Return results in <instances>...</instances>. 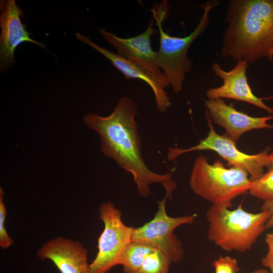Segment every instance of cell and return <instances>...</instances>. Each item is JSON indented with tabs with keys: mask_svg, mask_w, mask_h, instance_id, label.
I'll list each match as a JSON object with an SVG mask.
<instances>
[{
	"mask_svg": "<svg viewBox=\"0 0 273 273\" xmlns=\"http://www.w3.org/2000/svg\"><path fill=\"white\" fill-rule=\"evenodd\" d=\"M137 114L135 102L123 97L109 115L89 113L84 116L83 122L99 134L102 152L132 175L140 196H149L150 185L158 183L164 188L167 198H171L176 187L172 179V173L158 174L152 171L142 157L141 140L135 120Z\"/></svg>",
	"mask_w": 273,
	"mask_h": 273,
	"instance_id": "1",
	"label": "cell"
},
{
	"mask_svg": "<svg viewBox=\"0 0 273 273\" xmlns=\"http://www.w3.org/2000/svg\"><path fill=\"white\" fill-rule=\"evenodd\" d=\"M220 56L254 63L273 61V0H231Z\"/></svg>",
	"mask_w": 273,
	"mask_h": 273,
	"instance_id": "2",
	"label": "cell"
},
{
	"mask_svg": "<svg viewBox=\"0 0 273 273\" xmlns=\"http://www.w3.org/2000/svg\"><path fill=\"white\" fill-rule=\"evenodd\" d=\"M219 4L218 1H208L201 5L203 13L195 29L184 37L171 36L162 26L168 16L167 1L156 4L151 11L159 32V48L157 52V64L168 80L173 92L182 90L186 75L193 67L192 59L188 56L191 44L206 30L209 24L211 11Z\"/></svg>",
	"mask_w": 273,
	"mask_h": 273,
	"instance_id": "3",
	"label": "cell"
},
{
	"mask_svg": "<svg viewBox=\"0 0 273 273\" xmlns=\"http://www.w3.org/2000/svg\"><path fill=\"white\" fill-rule=\"evenodd\" d=\"M224 205H212L206 212L208 239L226 251L250 250L266 229L268 211L248 212L240 204L231 210Z\"/></svg>",
	"mask_w": 273,
	"mask_h": 273,
	"instance_id": "4",
	"label": "cell"
},
{
	"mask_svg": "<svg viewBox=\"0 0 273 273\" xmlns=\"http://www.w3.org/2000/svg\"><path fill=\"white\" fill-rule=\"evenodd\" d=\"M245 170L234 167L226 168L220 161L209 163L199 155L192 168L190 187L198 196L212 205L232 207V201L248 192L251 180Z\"/></svg>",
	"mask_w": 273,
	"mask_h": 273,
	"instance_id": "5",
	"label": "cell"
},
{
	"mask_svg": "<svg viewBox=\"0 0 273 273\" xmlns=\"http://www.w3.org/2000/svg\"><path fill=\"white\" fill-rule=\"evenodd\" d=\"M209 130L207 136L199 144L187 149L169 147L167 158L174 161L179 156L196 150H212L227 161L228 166L239 168L246 171L253 181L261 177L264 169L269 166V153L271 148L267 147L262 151L254 155H248L239 151L236 142L229 136L220 135L215 130L210 117L206 114Z\"/></svg>",
	"mask_w": 273,
	"mask_h": 273,
	"instance_id": "6",
	"label": "cell"
},
{
	"mask_svg": "<svg viewBox=\"0 0 273 273\" xmlns=\"http://www.w3.org/2000/svg\"><path fill=\"white\" fill-rule=\"evenodd\" d=\"M99 212L104 229L98 239V252L89 265V273H107L118 265L122 250L132 241L134 230L124 224L121 212L111 202L103 203Z\"/></svg>",
	"mask_w": 273,
	"mask_h": 273,
	"instance_id": "7",
	"label": "cell"
},
{
	"mask_svg": "<svg viewBox=\"0 0 273 273\" xmlns=\"http://www.w3.org/2000/svg\"><path fill=\"white\" fill-rule=\"evenodd\" d=\"M167 198L165 196L158 202V209L153 219L134 229L132 241L149 245L161 251L171 262L179 263L183 258L184 249L173 232L180 225L193 223L195 215L178 217L168 216L165 210Z\"/></svg>",
	"mask_w": 273,
	"mask_h": 273,
	"instance_id": "8",
	"label": "cell"
},
{
	"mask_svg": "<svg viewBox=\"0 0 273 273\" xmlns=\"http://www.w3.org/2000/svg\"><path fill=\"white\" fill-rule=\"evenodd\" d=\"M154 21L153 17L145 31L131 37L121 38L102 28L99 32L103 39L116 49L117 54L156 77L166 88L170 85V83L158 67L157 53L151 46V36L159 32L153 27Z\"/></svg>",
	"mask_w": 273,
	"mask_h": 273,
	"instance_id": "9",
	"label": "cell"
},
{
	"mask_svg": "<svg viewBox=\"0 0 273 273\" xmlns=\"http://www.w3.org/2000/svg\"><path fill=\"white\" fill-rule=\"evenodd\" d=\"M0 10V67L4 71L14 63L15 50L22 42H30L43 49L45 44L30 38L21 20L23 12L15 0L1 1Z\"/></svg>",
	"mask_w": 273,
	"mask_h": 273,
	"instance_id": "10",
	"label": "cell"
},
{
	"mask_svg": "<svg viewBox=\"0 0 273 273\" xmlns=\"http://www.w3.org/2000/svg\"><path fill=\"white\" fill-rule=\"evenodd\" d=\"M248 63L239 59L235 67L229 71L224 70L217 62L212 64V69L223 81L222 84L211 88L206 92L208 99H231L252 104L268 114L273 113V108L265 105L263 98L256 97L249 85L247 77Z\"/></svg>",
	"mask_w": 273,
	"mask_h": 273,
	"instance_id": "11",
	"label": "cell"
},
{
	"mask_svg": "<svg viewBox=\"0 0 273 273\" xmlns=\"http://www.w3.org/2000/svg\"><path fill=\"white\" fill-rule=\"evenodd\" d=\"M207 114L213 121L225 130L229 137L236 142L246 132L252 129H273L267 122L273 115L255 117L236 109L233 104H226L222 99H207L204 101Z\"/></svg>",
	"mask_w": 273,
	"mask_h": 273,
	"instance_id": "12",
	"label": "cell"
},
{
	"mask_svg": "<svg viewBox=\"0 0 273 273\" xmlns=\"http://www.w3.org/2000/svg\"><path fill=\"white\" fill-rule=\"evenodd\" d=\"M37 255L49 259L61 273H89L87 250L77 241L58 237L46 242Z\"/></svg>",
	"mask_w": 273,
	"mask_h": 273,
	"instance_id": "13",
	"label": "cell"
},
{
	"mask_svg": "<svg viewBox=\"0 0 273 273\" xmlns=\"http://www.w3.org/2000/svg\"><path fill=\"white\" fill-rule=\"evenodd\" d=\"M76 36L81 42L88 44L109 60L112 65L123 74L125 79H138L145 82L154 93L158 110L161 113L167 111L171 102L164 86L156 77L133 62L97 45L87 36L79 33H77Z\"/></svg>",
	"mask_w": 273,
	"mask_h": 273,
	"instance_id": "14",
	"label": "cell"
},
{
	"mask_svg": "<svg viewBox=\"0 0 273 273\" xmlns=\"http://www.w3.org/2000/svg\"><path fill=\"white\" fill-rule=\"evenodd\" d=\"M154 248L143 243L131 241L122 250L119 264L122 265L124 273H136L146 255Z\"/></svg>",
	"mask_w": 273,
	"mask_h": 273,
	"instance_id": "15",
	"label": "cell"
},
{
	"mask_svg": "<svg viewBox=\"0 0 273 273\" xmlns=\"http://www.w3.org/2000/svg\"><path fill=\"white\" fill-rule=\"evenodd\" d=\"M268 171L259 178L251 181L249 194L264 202L273 200V151L269 153Z\"/></svg>",
	"mask_w": 273,
	"mask_h": 273,
	"instance_id": "16",
	"label": "cell"
},
{
	"mask_svg": "<svg viewBox=\"0 0 273 273\" xmlns=\"http://www.w3.org/2000/svg\"><path fill=\"white\" fill-rule=\"evenodd\" d=\"M171 262L166 255L154 248L146 255L136 273H168Z\"/></svg>",
	"mask_w": 273,
	"mask_h": 273,
	"instance_id": "17",
	"label": "cell"
},
{
	"mask_svg": "<svg viewBox=\"0 0 273 273\" xmlns=\"http://www.w3.org/2000/svg\"><path fill=\"white\" fill-rule=\"evenodd\" d=\"M4 191L0 188V246L7 249L13 244V241L8 235L5 229V221L6 217V209L4 202Z\"/></svg>",
	"mask_w": 273,
	"mask_h": 273,
	"instance_id": "18",
	"label": "cell"
},
{
	"mask_svg": "<svg viewBox=\"0 0 273 273\" xmlns=\"http://www.w3.org/2000/svg\"><path fill=\"white\" fill-rule=\"evenodd\" d=\"M215 273H237L239 271L235 258L230 256L220 257L213 262Z\"/></svg>",
	"mask_w": 273,
	"mask_h": 273,
	"instance_id": "19",
	"label": "cell"
},
{
	"mask_svg": "<svg viewBox=\"0 0 273 273\" xmlns=\"http://www.w3.org/2000/svg\"><path fill=\"white\" fill-rule=\"evenodd\" d=\"M261 208L262 210L268 211L270 215L266 224V228H273V200L263 202Z\"/></svg>",
	"mask_w": 273,
	"mask_h": 273,
	"instance_id": "20",
	"label": "cell"
},
{
	"mask_svg": "<svg viewBox=\"0 0 273 273\" xmlns=\"http://www.w3.org/2000/svg\"><path fill=\"white\" fill-rule=\"evenodd\" d=\"M265 241L268 246V252L263 259L273 261V233L267 234L266 235Z\"/></svg>",
	"mask_w": 273,
	"mask_h": 273,
	"instance_id": "21",
	"label": "cell"
},
{
	"mask_svg": "<svg viewBox=\"0 0 273 273\" xmlns=\"http://www.w3.org/2000/svg\"><path fill=\"white\" fill-rule=\"evenodd\" d=\"M261 263L263 266L270 269L271 273H273V261L267 260L262 258Z\"/></svg>",
	"mask_w": 273,
	"mask_h": 273,
	"instance_id": "22",
	"label": "cell"
},
{
	"mask_svg": "<svg viewBox=\"0 0 273 273\" xmlns=\"http://www.w3.org/2000/svg\"><path fill=\"white\" fill-rule=\"evenodd\" d=\"M247 273H269V272L266 269L261 268V269L254 270L253 271L247 272Z\"/></svg>",
	"mask_w": 273,
	"mask_h": 273,
	"instance_id": "23",
	"label": "cell"
}]
</instances>
